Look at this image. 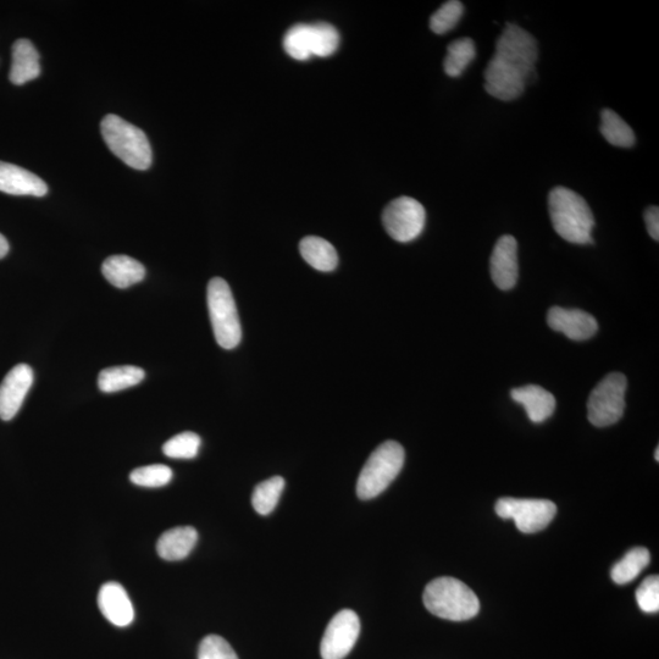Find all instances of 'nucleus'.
Returning a JSON list of instances; mask_svg holds the SVG:
<instances>
[{"instance_id": "nucleus-6", "label": "nucleus", "mask_w": 659, "mask_h": 659, "mask_svg": "<svg viewBox=\"0 0 659 659\" xmlns=\"http://www.w3.org/2000/svg\"><path fill=\"white\" fill-rule=\"evenodd\" d=\"M207 302L218 345L224 350H232L240 345L242 339L240 317L234 295L224 279L214 278L209 281Z\"/></svg>"}, {"instance_id": "nucleus-25", "label": "nucleus", "mask_w": 659, "mask_h": 659, "mask_svg": "<svg viewBox=\"0 0 659 659\" xmlns=\"http://www.w3.org/2000/svg\"><path fill=\"white\" fill-rule=\"evenodd\" d=\"M285 489V480L281 476H274L257 485L252 495V505L260 515H268L278 506L282 491Z\"/></svg>"}, {"instance_id": "nucleus-3", "label": "nucleus", "mask_w": 659, "mask_h": 659, "mask_svg": "<svg viewBox=\"0 0 659 659\" xmlns=\"http://www.w3.org/2000/svg\"><path fill=\"white\" fill-rule=\"evenodd\" d=\"M424 605L434 616L464 622L472 619L480 611L478 596L461 580L443 577L431 581L425 587Z\"/></svg>"}, {"instance_id": "nucleus-19", "label": "nucleus", "mask_w": 659, "mask_h": 659, "mask_svg": "<svg viewBox=\"0 0 659 659\" xmlns=\"http://www.w3.org/2000/svg\"><path fill=\"white\" fill-rule=\"evenodd\" d=\"M104 278L118 289H127L145 279L146 269L138 260L127 256H112L102 265Z\"/></svg>"}, {"instance_id": "nucleus-21", "label": "nucleus", "mask_w": 659, "mask_h": 659, "mask_svg": "<svg viewBox=\"0 0 659 659\" xmlns=\"http://www.w3.org/2000/svg\"><path fill=\"white\" fill-rule=\"evenodd\" d=\"M145 371L132 365L107 368L98 376V386L105 393H114L136 386L145 379Z\"/></svg>"}, {"instance_id": "nucleus-5", "label": "nucleus", "mask_w": 659, "mask_h": 659, "mask_svg": "<svg viewBox=\"0 0 659 659\" xmlns=\"http://www.w3.org/2000/svg\"><path fill=\"white\" fill-rule=\"evenodd\" d=\"M403 447L396 441H386L371 453L357 483V495L361 500L378 497L389 487L404 464Z\"/></svg>"}, {"instance_id": "nucleus-4", "label": "nucleus", "mask_w": 659, "mask_h": 659, "mask_svg": "<svg viewBox=\"0 0 659 659\" xmlns=\"http://www.w3.org/2000/svg\"><path fill=\"white\" fill-rule=\"evenodd\" d=\"M101 127L104 141L116 157L136 170L149 169L153 155L145 132L114 114L105 116Z\"/></svg>"}, {"instance_id": "nucleus-32", "label": "nucleus", "mask_w": 659, "mask_h": 659, "mask_svg": "<svg viewBox=\"0 0 659 659\" xmlns=\"http://www.w3.org/2000/svg\"><path fill=\"white\" fill-rule=\"evenodd\" d=\"M636 601L642 612L657 613L659 611V578L658 575H650L642 581L636 590Z\"/></svg>"}, {"instance_id": "nucleus-30", "label": "nucleus", "mask_w": 659, "mask_h": 659, "mask_svg": "<svg viewBox=\"0 0 659 659\" xmlns=\"http://www.w3.org/2000/svg\"><path fill=\"white\" fill-rule=\"evenodd\" d=\"M130 480L142 487H162L173 480V470L163 464L147 465L135 469L130 475Z\"/></svg>"}, {"instance_id": "nucleus-23", "label": "nucleus", "mask_w": 659, "mask_h": 659, "mask_svg": "<svg viewBox=\"0 0 659 659\" xmlns=\"http://www.w3.org/2000/svg\"><path fill=\"white\" fill-rule=\"evenodd\" d=\"M601 134L612 146L630 148L635 145L633 129L613 110L605 109L601 114Z\"/></svg>"}, {"instance_id": "nucleus-8", "label": "nucleus", "mask_w": 659, "mask_h": 659, "mask_svg": "<svg viewBox=\"0 0 659 659\" xmlns=\"http://www.w3.org/2000/svg\"><path fill=\"white\" fill-rule=\"evenodd\" d=\"M496 513L502 519H513L523 534H535L550 525L556 517L557 507L547 500L503 497L496 503Z\"/></svg>"}, {"instance_id": "nucleus-11", "label": "nucleus", "mask_w": 659, "mask_h": 659, "mask_svg": "<svg viewBox=\"0 0 659 659\" xmlns=\"http://www.w3.org/2000/svg\"><path fill=\"white\" fill-rule=\"evenodd\" d=\"M33 384L30 365L19 364L11 369L0 384V419L11 420L19 413Z\"/></svg>"}, {"instance_id": "nucleus-9", "label": "nucleus", "mask_w": 659, "mask_h": 659, "mask_svg": "<svg viewBox=\"0 0 659 659\" xmlns=\"http://www.w3.org/2000/svg\"><path fill=\"white\" fill-rule=\"evenodd\" d=\"M426 212L417 199L400 197L392 201L382 213L387 234L397 242L407 243L422 235Z\"/></svg>"}, {"instance_id": "nucleus-35", "label": "nucleus", "mask_w": 659, "mask_h": 659, "mask_svg": "<svg viewBox=\"0 0 659 659\" xmlns=\"http://www.w3.org/2000/svg\"><path fill=\"white\" fill-rule=\"evenodd\" d=\"M655 458H656V461L658 462L659 461V447L656 448Z\"/></svg>"}, {"instance_id": "nucleus-26", "label": "nucleus", "mask_w": 659, "mask_h": 659, "mask_svg": "<svg viewBox=\"0 0 659 659\" xmlns=\"http://www.w3.org/2000/svg\"><path fill=\"white\" fill-rule=\"evenodd\" d=\"M284 48L293 59L308 60L312 58V26L298 24L291 27L285 35Z\"/></svg>"}, {"instance_id": "nucleus-24", "label": "nucleus", "mask_w": 659, "mask_h": 659, "mask_svg": "<svg viewBox=\"0 0 659 659\" xmlns=\"http://www.w3.org/2000/svg\"><path fill=\"white\" fill-rule=\"evenodd\" d=\"M476 57L475 43L470 38H461V40L453 41L447 47V55L445 62H443V69L450 77H459L463 71L468 68V65L473 62Z\"/></svg>"}, {"instance_id": "nucleus-12", "label": "nucleus", "mask_w": 659, "mask_h": 659, "mask_svg": "<svg viewBox=\"0 0 659 659\" xmlns=\"http://www.w3.org/2000/svg\"><path fill=\"white\" fill-rule=\"evenodd\" d=\"M491 278L502 291L512 290L519 278L518 242L513 236L497 241L490 260Z\"/></svg>"}, {"instance_id": "nucleus-16", "label": "nucleus", "mask_w": 659, "mask_h": 659, "mask_svg": "<svg viewBox=\"0 0 659 659\" xmlns=\"http://www.w3.org/2000/svg\"><path fill=\"white\" fill-rule=\"evenodd\" d=\"M511 397L514 402L522 404L529 419L535 424L546 422L555 413V396L541 386L517 387L511 391Z\"/></svg>"}, {"instance_id": "nucleus-1", "label": "nucleus", "mask_w": 659, "mask_h": 659, "mask_svg": "<svg viewBox=\"0 0 659 659\" xmlns=\"http://www.w3.org/2000/svg\"><path fill=\"white\" fill-rule=\"evenodd\" d=\"M539 48L533 35L508 24L498 38L496 53L485 70V90L503 102L519 98L536 77Z\"/></svg>"}, {"instance_id": "nucleus-18", "label": "nucleus", "mask_w": 659, "mask_h": 659, "mask_svg": "<svg viewBox=\"0 0 659 659\" xmlns=\"http://www.w3.org/2000/svg\"><path fill=\"white\" fill-rule=\"evenodd\" d=\"M41 75L40 54L29 40H19L13 46V64L10 69V81L14 85L37 79Z\"/></svg>"}, {"instance_id": "nucleus-22", "label": "nucleus", "mask_w": 659, "mask_h": 659, "mask_svg": "<svg viewBox=\"0 0 659 659\" xmlns=\"http://www.w3.org/2000/svg\"><path fill=\"white\" fill-rule=\"evenodd\" d=\"M651 562L650 552L644 547H635L622 561L614 564L611 577L618 585H627L639 577Z\"/></svg>"}, {"instance_id": "nucleus-33", "label": "nucleus", "mask_w": 659, "mask_h": 659, "mask_svg": "<svg viewBox=\"0 0 659 659\" xmlns=\"http://www.w3.org/2000/svg\"><path fill=\"white\" fill-rule=\"evenodd\" d=\"M646 221L647 231L653 240H659V209L658 207H650L646 209L644 214Z\"/></svg>"}, {"instance_id": "nucleus-27", "label": "nucleus", "mask_w": 659, "mask_h": 659, "mask_svg": "<svg viewBox=\"0 0 659 659\" xmlns=\"http://www.w3.org/2000/svg\"><path fill=\"white\" fill-rule=\"evenodd\" d=\"M312 26V53L315 57L326 58L339 48L340 35L334 26L319 22Z\"/></svg>"}, {"instance_id": "nucleus-20", "label": "nucleus", "mask_w": 659, "mask_h": 659, "mask_svg": "<svg viewBox=\"0 0 659 659\" xmlns=\"http://www.w3.org/2000/svg\"><path fill=\"white\" fill-rule=\"evenodd\" d=\"M299 252L310 267L324 271V273L335 270L339 264V256H337L335 247L321 237H304L299 243Z\"/></svg>"}, {"instance_id": "nucleus-29", "label": "nucleus", "mask_w": 659, "mask_h": 659, "mask_svg": "<svg viewBox=\"0 0 659 659\" xmlns=\"http://www.w3.org/2000/svg\"><path fill=\"white\" fill-rule=\"evenodd\" d=\"M201 437L195 433H182L165 443L163 452L166 457L175 459L195 458L201 448Z\"/></svg>"}, {"instance_id": "nucleus-31", "label": "nucleus", "mask_w": 659, "mask_h": 659, "mask_svg": "<svg viewBox=\"0 0 659 659\" xmlns=\"http://www.w3.org/2000/svg\"><path fill=\"white\" fill-rule=\"evenodd\" d=\"M198 659H238L229 642L218 635H208L199 645Z\"/></svg>"}, {"instance_id": "nucleus-28", "label": "nucleus", "mask_w": 659, "mask_h": 659, "mask_svg": "<svg viewBox=\"0 0 659 659\" xmlns=\"http://www.w3.org/2000/svg\"><path fill=\"white\" fill-rule=\"evenodd\" d=\"M464 7L458 0H450L442 5V7L431 16L430 29L436 35H445L457 26L459 20L462 19Z\"/></svg>"}, {"instance_id": "nucleus-13", "label": "nucleus", "mask_w": 659, "mask_h": 659, "mask_svg": "<svg viewBox=\"0 0 659 659\" xmlns=\"http://www.w3.org/2000/svg\"><path fill=\"white\" fill-rule=\"evenodd\" d=\"M547 323L552 330L562 332L573 341L589 340L598 330L596 319L580 309L552 307L548 310Z\"/></svg>"}, {"instance_id": "nucleus-14", "label": "nucleus", "mask_w": 659, "mask_h": 659, "mask_svg": "<svg viewBox=\"0 0 659 659\" xmlns=\"http://www.w3.org/2000/svg\"><path fill=\"white\" fill-rule=\"evenodd\" d=\"M98 606L105 618L115 627L125 628L134 622V605L123 585L107 583L98 594Z\"/></svg>"}, {"instance_id": "nucleus-15", "label": "nucleus", "mask_w": 659, "mask_h": 659, "mask_svg": "<svg viewBox=\"0 0 659 659\" xmlns=\"http://www.w3.org/2000/svg\"><path fill=\"white\" fill-rule=\"evenodd\" d=\"M0 192L13 196L43 197L48 193V186L31 171L0 162Z\"/></svg>"}, {"instance_id": "nucleus-7", "label": "nucleus", "mask_w": 659, "mask_h": 659, "mask_svg": "<svg viewBox=\"0 0 659 659\" xmlns=\"http://www.w3.org/2000/svg\"><path fill=\"white\" fill-rule=\"evenodd\" d=\"M628 381L625 375L612 373L606 376L587 401V418L597 428H607L622 419L625 412V393Z\"/></svg>"}, {"instance_id": "nucleus-17", "label": "nucleus", "mask_w": 659, "mask_h": 659, "mask_svg": "<svg viewBox=\"0 0 659 659\" xmlns=\"http://www.w3.org/2000/svg\"><path fill=\"white\" fill-rule=\"evenodd\" d=\"M198 533L192 526H177L159 537L157 552L165 561L185 559L197 545Z\"/></svg>"}, {"instance_id": "nucleus-10", "label": "nucleus", "mask_w": 659, "mask_h": 659, "mask_svg": "<svg viewBox=\"0 0 659 659\" xmlns=\"http://www.w3.org/2000/svg\"><path fill=\"white\" fill-rule=\"evenodd\" d=\"M361 634V620L356 612L343 609L336 614L325 630L320 653L323 659H343L350 655Z\"/></svg>"}, {"instance_id": "nucleus-34", "label": "nucleus", "mask_w": 659, "mask_h": 659, "mask_svg": "<svg viewBox=\"0 0 659 659\" xmlns=\"http://www.w3.org/2000/svg\"><path fill=\"white\" fill-rule=\"evenodd\" d=\"M8 252H9V243L7 241V238H5L2 234H0V259L7 256Z\"/></svg>"}, {"instance_id": "nucleus-2", "label": "nucleus", "mask_w": 659, "mask_h": 659, "mask_svg": "<svg viewBox=\"0 0 659 659\" xmlns=\"http://www.w3.org/2000/svg\"><path fill=\"white\" fill-rule=\"evenodd\" d=\"M548 209L553 229L559 236L575 245H589L595 218L589 204L577 192L566 187H556L548 196Z\"/></svg>"}]
</instances>
